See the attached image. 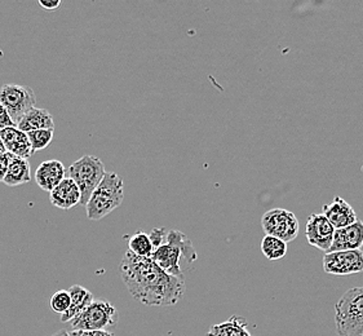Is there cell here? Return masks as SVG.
<instances>
[{"label": "cell", "instance_id": "cell-1", "mask_svg": "<svg viewBox=\"0 0 363 336\" xmlns=\"http://www.w3.org/2000/svg\"><path fill=\"white\" fill-rule=\"evenodd\" d=\"M121 276L132 296L149 307H171L185 293L182 278L168 274L152 257H140L131 251L124 254Z\"/></svg>", "mask_w": 363, "mask_h": 336}, {"label": "cell", "instance_id": "cell-2", "mask_svg": "<svg viewBox=\"0 0 363 336\" xmlns=\"http://www.w3.org/2000/svg\"><path fill=\"white\" fill-rule=\"evenodd\" d=\"M182 257L188 263H194L198 259V254L189 237L176 229L168 232L166 243L154 250L152 255L154 263L158 264L163 271H167L168 274L174 277L184 279L180 265Z\"/></svg>", "mask_w": 363, "mask_h": 336}, {"label": "cell", "instance_id": "cell-3", "mask_svg": "<svg viewBox=\"0 0 363 336\" xmlns=\"http://www.w3.org/2000/svg\"><path fill=\"white\" fill-rule=\"evenodd\" d=\"M124 199V183L116 172H106L101 183L86 206L87 218L92 221L104 219L122 205Z\"/></svg>", "mask_w": 363, "mask_h": 336}, {"label": "cell", "instance_id": "cell-4", "mask_svg": "<svg viewBox=\"0 0 363 336\" xmlns=\"http://www.w3.org/2000/svg\"><path fill=\"white\" fill-rule=\"evenodd\" d=\"M335 326L340 336H363V286L350 289L337 300Z\"/></svg>", "mask_w": 363, "mask_h": 336}, {"label": "cell", "instance_id": "cell-5", "mask_svg": "<svg viewBox=\"0 0 363 336\" xmlns=\"http://www.w3.org/2000/svg\"><path fill=\"white\" fill-rule=\"evenodd\" d=\"M105 175L106 171L104 163L100 158L94 155H83L69 167L67 177L73 179L75 184L79 186L82 193L80 205L84 207L87 206L92 193L100 185Z\"/></svg>", "mask_w": 363, "mask_h": 336}, {"label": "cell", "instance_id": "cell-6", "mask_svg": "<svg viewBox=\"0 0 363 336\" xmlns=\"http://www.w3.org/2000/svg\"><path fill=\"white\" fill-rule=\"evenodd\" d=\"M116 325V308L104 299L95 300L86 310L70 321L73 331H108Z\"/></svg>", "mask_w": 363, "mask_h": 336}, {"label": "cell", "instance_id": "cell-7", "mask_svg": "<svg viewBox=\"0 0 363 336\" xmlns=\"http://www.w3.org/2000/svg\"><path fill=\"white\" fill-rule=\"evenodd\" d=\"M35 94L26 86L4 84L0 88V103L6 108L13 123L18 125L23 116L35 108Z\"/></svg>", "mask_w": 363, "mask_h": 336}, {"label": "cell", "instance_id": "cell-8", "mask_svg": "<svg viewBox=\"0 0 363 336\" xmlns=\"http://www.w3.org/2000/svg\"><path fill=\"white\" fill-rule=\"evenodd\" d=\"M262 230L267 235H273L289 243L298 238L300 224L294 212L284 208H273L262 215Z\"/></svg>", "mask_w": 363, "mask_h": 336}, {"label": "cell", "instance_id": "cell-9", "mask_svg": "<svg viewBox=\"0 0 363 336\" xmlns=\"http://www.w3.org/2000/svg\"><path fill=\"white\" fill-rule=\"evenodd\" d=\"M323 269L334 276H349L363 271L362 250L327 252L323 256Z\"/></svg>", "mask_w": 363, "mask_h": 336}, {"label": "cell", "instance_id": "cell-10", "mask_svg": "<svg viewBox=\"0 0 363 336\" xmlns=\"http://www.w3.org/2000/svg\"><path fill=\"white\" fill-rule=\"evenodd\" d=\"M335 229L323 213H312L306 221V241L327 254L334 242Z\"/></svg>", "mask_w": 363, "mask_h": 336}, {"label": "cell", "instance_id": "cell-11", "mask_svg": "<svg viewBox=\"0 0 363 336\" xmlns=\"http://www.w3.org/2000/svg\"><path fill=\"white\" fill-rule=\"evenodd\" d=\"M322 213L326 216L327 220L333 224L335 229L349 227L358 220L353 207L339 196L334 197L331 203L323 205Z\"/></svg>", "mask_w": 363, "mask_h": 336}, {"label": "cell", "instance_id": "cell-12", "mask_svg": "<svg viewBox=\"0 0 363 336\" xmlns=\"http://www.w3.org/2000/svg\"><path fill=\"white\" fill-rule=\"evenodd\" d=\"M0 139L3 141L8 153L28 159L30 155L34 154V150L30 144L28 133L22 132L18 127H7L0 131Z\"/></svg>", "mask_w": 363, "mask_h": 336}, {"label": "cell", "instance_id": "cell-13", "mask_svg": "<svg viewBox=\"0 0 363 336\" xmlns=\"http://www.w3.org/2000/svg\"><path fill=\"white\" fill-rule=\"evenodd\" d=\"M363 246V221L357 220L354 224L335 230L334 242L328 252L361 250Z\"/></svg>", "mask_w": 363, "mask_h": 336}, {"label": "cell", "instance_id": "cell-14", "mask_svg": "<svg viewBox=\"0 0 363 336\" xmlns=\"http://www.w3.org/2000/svg\"><path fill=\"white\" fill-rule=\"evenodd\" d=\"M50 201L52 205L61 210L74 208L75 206L80 205L82 201L79 186L75 184L73 179L65 177L58 184V186L52 190Z\"/></svg>", "mask_w": 363, "mask_h": 336}, {"label": "cell", "instance_id": "cell-15", "mask_svg": "<svg viewBox=\"0 0 363 336\" xmlns=\"http://www.w3.org/2000/svg\"><path fill=\"white\" fill-rule=\"evenodd\" d=\"M65 179V167L64 164L56 159L45 161L39 164L35 171V181L45 191H50L58 186Z\"/></svg>", "mask_w": 363, "mask_h": 336}, {"label": "cell", "instance_id": "cell-16", "mask_svg": "<svg viewBox=\"0 0 363 336\" xmlns=\"http://www.w3.org/2000/svg\"><path fill=\"white\" fill-rule=\"evenodd\" d=\"M17 127L22 132L29 133L39 130H55V122L48 110L33 108L23 116Z\"/></svg>", "mask_w": 363, "mask_h": 336}, {"label": "cell", "instance_id": "cell-17", "mask_svg": "<svg viewBox=\"0 0 363 336\" xmlns=\"http://www.w3.org/2000/svg\"><path fill=\"white\" fill-rule=\"evenodd\" d=\"M72 296V306L65 315H61V321H73L77 315H79L83 310H86L95 300L94 293L87 290L86 287L79 285H74L67 290Z\"/></svg>", "mask_w": 363, "mask_h": 336}, {"label": "cell", "instance_id": "cell-18", "mask_svg": "<svg viewBox=\"0 0 363 336\" xmlns=\"http://www.w3.org/2000/svg\"><path fill=\"white\" fill-rule=\"evenodd\" d=\"M207 336H254L247 329V322L240 315H232L228 321L211 326Z\"/></svg>", "mask_w": 363, "mask_h": 336}, {"label": "cell", "instance_id": "cell-19", "mask_svg": "<svg viewBox=\"0 0 363 336\" xmlns=\"http://www.w3.org/2000/svg\"><path fill=\"white\" fill-rule=\"evenodd\" d=\"M30 180H31V175H30V163L28 159L12 155L7 176L3 183L7 186H20L23 184L29 183Z\"/></svg>", "mask_w": 363, "mask_h": 336}, {"label": "cell", "instance_id": "cell-20", "mask_svg": "<svg viewBox=\"0 0 363 336\" xmlns=\"http://www.w3.org/2000/svg\"><path fill=\"white\" fill-rule=\"evenodd\" d=\"M262 252L272 262L284 259L287 254V243L273 235H265L262 241Z\"/></svg>", "mask_w": 363, "mask_h": 336}, {"label": "cell", "instance_id": "cell-21", "mask_svg": "<svg viewBox=\"0 0 363 336\" xmlns=\"http://www.w3.org/2000/svg\"><path fill=\"white\" fill-rule=\"evenodd\" d=\"M128 251L140 257H152L154 247L149 234L144 232L133 234L128 241Z\"/></svg>", "mask_w": 363, "mask_h": 336}, {"label": "cell", "instance_id": "cell-22", "mask_svg": "<svg viewBox=\"0 0 363 336\" xmlns=\"http://www.w3.org/2000/svg\"><path fill=\"white\" fill-rule=\"evenodd\" d=\"M55 135V130H39V131H33L28 133L30 144L34 150V153L38 150H43L51 144Z\"/></svg>", "mask_w": 363, "mask_h": 336}, {"label": "cell", "instance_id": "cell-23", "mask_svg": "<svg viewBox=\"0 0 363 336\" xmlns=\"http://www.w3.org/2000/svg\"><path fill=\"white\" fill-rule=\"evenodd\" d=\"M51 309L58 315H65L72 306V296L70 293L66 290H58L57 293H53L50 301Z\"/></svg>", "mask_w": 363, "mask_h": 336}, {"label": "cell", "instance_id": "cell-24", "mask_svg": "<svg viewBox=\"0 0 363 336\" xmlns=\"http://www.w3.org/2000/svg\"><path fill=\"white\" fill-rule=\"evenodd\" d=\"M168 232H169V230H167L166 228H155V229H153V230L149 233V237H150L152 243H153L154 250L158 249L162 245L166 243V241H167Z\"/></svg>", "mask_w": 363, "mask_h": 336}, {"label": "cell", "instance_id": "cell-25", "mask_svg": "<svg viewBox=\"0 0 363 336\" xmlns=\"http://www.w3.org/2000/svg\"><path fill=\"white\" fill-rule=\"evenodd\" d=\"M11 159H12V154L11 153H6L0 157V181H4V179L7 176Z\"/></svg>", "mask_w": 363, "mask_h": 336}, {"label": "cell", "instance_id": "cell-26", "mask_svg": "<svg viewBox=\"0 0 363 336\" xmlns=\"http://www.w3.org/2000/svg\"><path fill=\"white\" fill-rule=\"evenodd\" d=\"M13 125H16L13 123L12 118L9 117V114H8L6 108L0 103V131L4 130V128H7V127H13ZM16 127H17V125H16Z\"/></svg>", "mask_w": 363, "mask_h": 336}, {"label": "cell", "instance_id": "cell-27", "mask_svg": "<svg viewBox=\"0 0 363 336\" xmlns=\"http://www.w3.org/2000/svg\"><path fill=\"white\" fill-rule=\"evenodd\" d=\"M72 336H114L110 331H72Z\"/></svg>", "mask_w": 363, "mask_h": 336}, {"label": "cell", "instance_id": "cell-28", "mask_svg": "<svg viewBox=\"0 0 363 336\" xmlns=\"http://www.w3.org/2000/svg\"><path fill=\"white\" fill-rule=\"evenodd\" d=\"M61 4V0H39V6L47 11H56Z\"/></svg>", "mask_w": 363, "mask_h": 336}, {"label": "cell", "instance_id": "cell-29", "mask_svg": "<svg viewBox=\"0 0 363 336\" xmlns=\"http://www.w3.org/2000/svg\"><path fill=\"white\" fill-rule=\"evenodd\" d=\"M51 336H72L70 335V332L69 331H66V330H60L57 332H55L53 335Z\"/></svg>", "mask_w": 363, "mask_h": 336}, {"label": "cell", "instance_id": "cell-30", "mask_svg": "<svg viewBox=\"0 0 363 336\" xmlns=\"http://www.w3.org/2000/svg\"><path fill=\"white\" fill-rule=\"evenodd\" d=\"M6 153H8L7 149H6L4 144H3V141L0 139V157H1V155H4Z\"/></svg>", "mask_w": 363, "mask_h": 336}]
</instances>
